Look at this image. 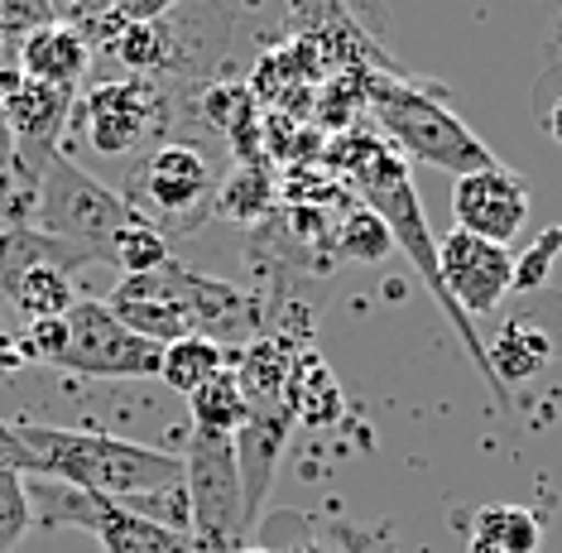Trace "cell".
I'll list each match as a JSON object with an SVG mask.
<instances>
[{
    "label": "cell",
    "instance_id": "26",
    "mask_svg": "<svg viewBox=\"0 0 562 553\" xmlns=\"http://www.w3.org/2000/svg\"><path fill=\"white\" fill-rule=\"evenodd\" d=\"M178 0H116V20L121 24H155L164 20Z\"/></svg>",
    "mask_w": 562,
    "mask_h": 553
},
{
    "label": "cell",
    "instance_id": "29",
    "mask_svg": "<svg viewBox=\"0 0 562 553\" xmlns=\"http://www.w3.org/2000/svg\"><path fill=\"white\" fill-rule=\"evenodd\" d=\"M467 553H505V549H491V544H481V539H467Z\"/></svg>",
    "mask_w": 562,
    "mask_h": 553
},
{
    "label": "cell",
    "instance_id": "11",
    "mask_svg": "<svg viewBox=\"0 0 562 553\" xmlns=\"http://www.w3.org/2000/svg\"><path fill=\"white\" fill-rule=\"evenodd\" d=\"M438 279L447 299L462 308L467 318L495 313L505 303V294L515 289V251L452 226L438 241Z\"/></svg>",
    "mask_w": 562,
    "mask_h": 553
},
{
    "label": "cell",
    "instance_id": "9",
    "mask_svg": "<svg viewBox=\"0 0 562 553\" xmlns=\"http://www.w3.org/2000/svg\"><path fill=\"white\" fill-rule=\"evenodd\" d=\"M169 101L149 77H116V82H97L72 101L68 131H82L87 145L106 159H125V154H145L149 140L164 131Z\"/></svg>",
    "mask_w": 562,
    "mask_h": 553
},
{
    "label": "cell",
    "instance_id": "10",
    "mask_svg": "<svg viewBox=\"0 0 562 553\" xmlns=\"http://www.w3.org/2000/svg\"><path fill=\"white\" fill-rule=\"evenodd\" d=\"M149 285L188 318V332H193V338H207L216 346H246V342L260 338V323H265L260 299L246 289H236V285H226V279H212V275H202V269L169 261L164 269L149 275Z\"/></svg>",
    "mask_w": 562,
    "mask_h": 553
},
{
    "label": "cell",
    "instance_id": "21",
    "mask_svg": "<svg viewBox=\"0 0 562 553\" xmlns=\"http://www.w3.org/2000/svg\"><path fill=\"white\" fill-rule=\"evenodd\" d=\"M34 178L40 174L24 164L15 135H10V125H5V111H0V217H30Z\"/></svg>",
    "mask_w": 562,
    "mask_h": 553
},
{
    "label": "cell",
    "instance_id": "12",
    "mask_svg": "<svg viewBox=\"0 0 562 553\" xmlns=\"http://www.w3.org/2000/svg\"><path fill=\"white\" fill-rule=\"evenodd\" d=\"M452 217H457V231H471L481 241L509 246L524 231V222H529V188H524V178L515 169L491 164V169L457 178Z\"/></svg>",
    "mask_w": 562,
    "mask_h": 553
},
{
    "label": "cell",
    "instance_id": "6",
    "mask_svg": "<svg viewBox=\"0 0 562 553\" xmlns=\"http://www.w3.org/2000/svg\"><path fill=\"white\" fill-rule=\"evenodd\" d=\"M183 491H188V544L193 553H240L250 539L246 491H240L236 439L193 429L183 453Z\"/></svg>",
    "mask_w": 562,
    "mask_h": 553
},
{
    "label": "cell",
    "instance_id": "7",
    "mask_svg": "<svg viewBox=\"0 0 562 553\" xmlns=\"http://www.w3.org/2000/svg\"><path fill=\"white\" fill-rule=\"evenodd\" d=\"M24 482H30L34 524H44V530H87L106 553H193L188 534H178L149 516H135V510H125L106 496H87L44 477H24Z\"/></svg>",
    "mask_w": 562,
    "mask_h": 553
},
{
    "label": "cell",
    "instance_id": "25",
    "mask_svg": "<svg viewBox=\"0 0 562 553\" xmlns=\"http://www.w3.org/2000/svg\"><path fill=\"white\" fill-rule=\"evenodd\" d=\"M331 539L341 544V553H400L394 544H385L380 534H370V530H356V524H347V520H337L331 524Z\"/></svg>",
    "mask_w": 562,
    "mask_h": 553
},
{
    "label": "cell",
    "instance_id": "3",
    "mask_svg": "<svg viewBox=\"0 0 562 553\" xmlns=\"http://www.w3.org/2000/svg\"><path fill=\"white\" fill-rule=\"evenodd\" d=\"M24 222H30V231L48 246L58 269H68V265L111 261V246H116V236L135 222V212L125 208L121 192L97 184L82 164H72L68 150H54L40 164L34 202H30Z\"/></svg>",
    "mask_w": 562,
    "mask_h": 553
},
{
    "label": "cell",
    "instance_id": "1",
    "mask_svg": "<svg viewBox=\"0 0 562 553\" xmlns=\"http://www.w3.org/2000/svg\"><path fill=\"white\" fill-rule=\"evenodd\" d=\"M331 164H337V174L347 178L356 192H361L366 208L390 226L394 251H404L408 265L418 269V279H424L428 294L438 299L442 318L457 328V338H462V346L471 352V362H476L481 380L491 385L495 400L509 405V395L501 390V380H495L491 366H485V342H481V332L471 328V318L462 313V308L447 299V289H442V279H438V241H432V231H428V217H424V202H418L414 178H408V164H404L400 154H394L380 135H366V131L341 135L337 145H331Z\"/></svg>",
    "mask_w": 562,
    "mask_h": 553
},
{
    "label": "cell",
    "instance_id": "15",
    "mask_svg": "<svg viewBox=\"0 0 562 553\" xmlns=\"http://www.w3.org/2000/svg\"><path fill=\"white\" fill-rule=\"evenodd\" d=\"M548 356H553L548 332L533 328V323H524V318L505 323L491 342H485V366H491V376L501 380L505 395H509V385H524V380L539 376V370L548 366Z\"/></svg>",
    "mask_w": 562,
    "mask_h": 553
},
{
    "label": "cell",
    "instance_id": "13",
    "mask_svg": "<svg viewBox=\"0 0 562 553\" xmlns=\"http://www.w3.org/2000/svg\"><path fill=\"white\" fill-rule=\"evenodd\" d=\"M72 92H58V87L30 82L20 68H0V111H5V125L15 135V145L24 154L34 174L54 150H63V131L72 121Z\"/></svg>",
    "mask_w": 562,
    "mask_h": 553
},
{
    "label": "cell",
    "instance_id": "5",
    "mask_svg": "<svg viewBox=\"0 0 562 553\" xmlns=\"http://www.w3.org/2000/svg\"><path fill=\"white\" fill-rule=\"evenodd\" d=\"M216 192L222 184H216L212 164L202 159V150L169 140L131 164L121 198L135 212V222L155 226L159 236H188L216 212Z\"/></svg>",
    "mask_w": 562,
    "mask_h": 553
},
{
    "label": "cell",
    "instance_id": "23",
    "mask_svg": "<svg viewBox=\"0 0 562 553\" xmlns=\"http://www.w3.org/2000/svg\"><path fill=\"white\" fill-rule=\"evenodd\" d=\"M30 530H34L30 482H24V472L0 467V553H10Z\"/></svg>",
    "mask_w": 562,
    "mask_h": 553
},
{
    "label": "cell",
    "instance_id": "8",
    "mask_svg": "<svg viewBox=\"0 0 562 553\" xmlns=\"http://www.w3.org/2000/svg\"><path fill=\"white\" fill-rule=\"evenodd\" d=\"M54 366L78 370V376H97V380H139V376H159L164 346L125 328L111 313V303L78 299L68 308V318H63V346Z\"/></svg>",
    "mask_w": 562,
    "mask_h": 553
},
{
    "label": "cell",
    "instance_id": "30",
    "mask_svg": "<svg viewBox=\"0 0 562 553\" xmlns=\"http://www.w3.org/2000/svg\"><path fill=\"white\" fill-rule=\"evenodd\" d=\"M240 553H274V549H265V544H246V549H240Z\"/></svg>",
    "mask_w": 562,
    "mask_h": 553
},
{
    "label": "cell",
    "instance_id": "27",
    "mask_svg": "<svg viewBox=\"0 0 562 553\" xmlns=\"http://www.w3.org/2000/svg\"><path fill=\"white\" fill-rule=\"evenodd\" d=\"M0 467L24 472V477H30V453H24V443H20V429L15 423H5V419H0Z\"/></svg>",
    "mask_w": 562,
    "mask_h": 553
},
{
    "label": "cell",
    "instance_id": "22",
    "mask_svg": "<svg viewBox=\"0 0 562 553\" xmlns=\"http://www.w3.org/2000/svg\"><path fill=\"white\" fill-rule=\"evenodd\" d=\"M111 261L121 265V275H155V269L173 261V251H169V236H159L155 226L131 222L116 236V246H111Z\"/></svg>",
    "mask_w": 562,
    "mask_h": 553
},
{
    "label": "cell",
    "instance_id": "16",
    "mask_svg": "<svg viewBox=\"0 0 562 553\" xmlns=\"http://www.w3.org/2000/svg\"><path fill=\"white\" fill-rule=\"evenodd\" d=\"M5 289H10V299H15V308L30 318V323L68 318V308L78 303V299H72V289H68V275H63L58 265H48V261L20 265L15 275L5 279Z\"/></svg>",
    "mask_w": 562,
    "mask_h": 553
},
{
    "label": "cell",
    "instance_id": "18",
    "mask_svg": "<svg viewBox=\"0 0 562 553\" xmlns=\"http://www.w3.org/2000/svg\"><path fill=\"white\" fill-rule=\"evenodd\" d=\"M222 370H226V346H216L207 338H183V342L164 346L159 380H169L178 395H193L212 376H222Z\"/></svg>",
    "mask_w": 562,
    "mask_h": 553
},
{
    "label": "cell",
    "instance_id": "28",
    "mask_svg": "<svg viewBox=\"0 0 562 553\" xmlns=\"http://www.w3.org/2000/svg\"><path fill=\"white\" fill-rule=\"evenodd\" d=\"M548 131H553V140H562V97H558V107L548 111Z\"/></svg>",
    "mask_w": 562,
    "mask_h": 553
},
{
    "label": "cell",
    "instance_id": "24",
    "mask_svg": "<svg viewBox=\"0 0 562 553\" xmlns=\"http://www.w3.org/2000/svg\"><path fill=\"white\" fill-rule=\"evenodd\" d=\"M558 246H562V226L543 231V236L529 246V255H515V289H539L543 285V265H553L562 255Z\"/></svg>",
    "mask_w": 562,
    "mask_h": 553
},
{
    "label": "cell",
    "instance_id": "19",
    "mask_svg": "<svg viewBox=\"0 0 562 553\" xmlns=\"http://www.w3.org/2000/svg\"><path fill=\"white\" fill-rule=\"evenodd\" d=\"M188 405H193V429H202V433H226V439H236L240 423H246V395H240V380L232 366H226L222 376H212L202 390L188 395Z\"/></svg>",
    "mask_w": 562,
    "mask_h": 553
},
{
    "label": "cell",
    "instance_id": "4",
    "mask_svg": "<svg viewBox=\"0 0 562 553\" xmlns=\"http://www.w3.org/2000/svg\"><path fill=\"white\" fill-rule=\"evenodd\" d=\"M366 107L375 115V125L385 131V145L400 159L428 164L442 174H476L501 164L485 140L457 115L438 92H428L424 82H404V77H370L366 82Z\"/></svg>",
    "mask_w": 562,
    "mask_h": 553
},
{
    "label": "cell",
    "instance_id": "14",
    "mask_svg": "<svg viewBox=\"0 0 562 553\" xmlns=\"http://www.w3.org/2000/svg\"><path fill=\"white\" fill-rule=\"evenodd\" d=\"M15 68L30 77V82L58 87V92L78 97L82 77L92 73V44L72 30V24H40L15 44Z\"/></svg>",
    "mask_w": 562,
    "mask_h": 553
},
{
    "label": "cell",
    "instance_id": "20",
    "mask_svg": "<svg viewBox=\"0 0 562 553\" xmlns=\"http://www.w3.org/2000/svg\"><path fill=\"white\" fill-rule=\"evenodd\" d=\"M331 246H337V255H347V261L375 265V261H385V255L394 251V236H390V226L366 208V202H356V208L337 222V236H331Z\"/></svg>",
    "mask_w": 562,
    "mask_h": 553
},
{
    "label": "cell",
    "instance_id": "2",
    "mask_svg": "<svg viewBox=\"0 0 562 553\" xmlns=\"http://www.w3.org/2000/svg\"><path fill=\"white\" fill-rule=\"evenodd\" d=\"M15 429L24 453H30V477L63 482L87 496H106L116 506L183 486V457L169 447L111 439V433L54 429V423H15Z\"/></svg>",
    "mask_w": 562,
    "mask_h": 553
},
{
    "label": "cell",
    "instance_id": "17",
    "mask_svg": "<svg viewBox=\"0 0 562 553\" xmlns=\"http://www.w3.org/2000/svg\"><path fill=\"white\" fill-rule=\"evenodd\" d=\"M471 539L505 553H539L543 549V524L529 506H481L471 516Z\"/></svg>",
    "mask_w": 562,
    "mask_h": 553
}]
</instances>
